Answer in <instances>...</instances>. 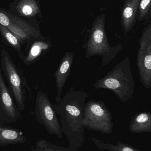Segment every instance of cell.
<instances>
[{"label": "cell", "instance_id": "obj_1", "mask_svg": "<svg viewBox=\"0 0 151 151\" xmlns=\"http://www.w3.org/2000/svg\"><path fill=\"white\" fill-rule=\"evenodd\" d=\"M88 97L86 91H71L59 101L52 104L57 115L59 116L63 134L66 137L71 149H78L84 142L83 109Z\"/></svg>", "mask_w": 151, "mask_h": 151}, {"label": "cell", "instance_id": "obj_2", "mask_svg": "<svg viewBox=\"0 0 151 151\" xmlns=\"http://www.w3.org/2000/svg\"><path fill=\"white\" fill-rule=\"evenodd\" d=\"M93 87L111 91L123 103L133 99L135 82L129 57L121 60L106 75L98 80Z\"/></svg>", "mask_w": 151, "mask_h": 151}, {"label": "cell", "instance_id": "obj_3", "mask_svg": "<svg viewBox=\"0 0 151 151\" xmlns=\"http://www.w3.org/2000/svg\"><path fill=\"white\" fill-rule=\"evenodd\" d=\"M105 14L103 13L97 17L92 23L88 40L83 45L86 50L85 57L89 58L95 56L102 57V66L107 65L111 62L123 45L121 44L111 46L109 42L105 29Z\"/></svg>", "mask_w": 151, "mask_h": 151}, {"label": "cell", "instance_id": "obj_4", "mask_svg": "<svg viewBox=\"0 0 151 151\" xmlns=\"http://www.w3.org/2000/svg\"><path fill=\"white\" fill-rule=\"evenodd\" d=\"M82 124L84 128L109 134L113 130L112 115L102 101L89 100L85 104Z\"/></svg>", "mask_w": 151, "mask_h": 151}, {"label": "cell", "instance_id": "obj_5", "mask_svg": "<svg viewBox=\"0 0 151 151\" xmlns=\"http://www.w3.org/2000/svg\"><path fill=\"white\" fill-rule=\"evenodd\" d=\"M35 113L38 121L42 124L50 134L63 138V132L57 115L47 94L41 91L37 92Z\"/></svg>", "mask_w": 151, "mask_h": 151}, {"label": "cell", "instance_id": "obj_6", "mask_svg": "<svg viewBox=\"0 0 151 151\" xmlns=\"http://www.w3.org/2000/svg\"><path fill=\"white\" fill-rule=\"evenodd\" d=\"M0 24L6 27L22 42L27 43L44 38L39 28L28 21L0 9Z\"/></svg>", "mask_w": 151, "mask_h": 151}, {"label": "cell", "instance_id": "obj_7", "mask_svg": "<svg viewBox=\"0 0 151 151\" xmlns=\"http://www.w3.org/2000/svg\"><path fill=\"white\" fill-rule=\"evenodd\" d=\"M1 70L10 88L19 110L25 108V91L23 88L22 78L14 64L9 52L3 50L1 55Z\"/></svg>", "mask_w": 151, "mask_h": 151}, {"label": "cell", "instance_id": "obj_8", "mask_svg": "<svg viewBox=\"0 0 151 151\" xmlns=\"http://www.w3.org/2000/svg\"><path fill=\"white\" fill-rule=\"evenodd\" d=\"M140 81L145 88H151V24L143 31L139 40L137 60Z\"/></svg>", "mask_w": 151, "mask_h": 151}, {"label": "cell", "instance_id": "obj_9", "mask_svg": "<svg viewBox=\"0 0 151 151\" xmlns=\"http://www.w3.org/2000/svg\"><path fill=\"white\" fill-rule=\"evenodd\" d=\"M0 118L7 122H15L20 114L4 81L0 69Z\"/></svg>", "mask_w": 151, "mask_h": 151}, {"label": "cell", "instance_id": "obj_10", "mask_svg": "<svg viewBox=\"0 0 151 151\" xmlns=\"http://www.w3.org/2000/svg\"><path fill=\"white\" fill-rule=\"evenodd\" d=\"M74 57V54L72 52L66 51L54 73L57 90V95L55 98L56 102H58L61 99V93L66 80L70 75L73 63Z\"/></svg>", "mask_w": 151, "mask_h": 151}, {"label": "cell", "instance_id": "obj_11", "mask_svg": "<svg viewBox=\"0 0 151 151\" xmlns=\"http://www.w3.org/2000/svg\"><path fill=\"white\" fill-rule=\"evenodd\" d=\"M10 9L11 14L22 19L33 18L41 14L39 0H15Z\"/></svg>", "mask_w": 151, "mask_h": 151}, {"label": "cell", "instance_id": "obj_12", "mask_svg": "<svg viewBox=\"0 0 151 151\" xmlns=\"http://www.w3.org/2000/svg\"><path fill=\"white\" fill-rule=\"evenodd\" d=\"M27 44L30 45V47L26 54L19 55L24 63L27 65L36 62L42 55L49 51L51 47L50 42L45 38L36 39Z\"/></svg>", "mask_w": 151, "mask_h": 151}, {"label": "cell", "instance_id": "obj_13", "mask_svg": "<svg viewBox=\"0 0 151 151\" xmlns=\"http://www.w3.org/2000/svg\"><path fill=\"white\" fill-rule=\"evenodd\" d=\"M140 0H125L122 6L121 25L126 33L133 30L137 20Z\"/></svg>", "mask_w": 151, "mask_h": 151}, {"label": "cell", "instance_id": "obj_14", "mask_svg": "<svg viewBox=\"0 0 151 151\" xmlns=\"http://www.w3.org/2000/svg\"><path fill=\"white\" fill-rule=\"evenodd\" d=\"M129 131L133 134L151 132V113L142 111L133 116L129 125Z\"/></svg>", "mask_w": 151, "mask_h": 151}, {"label": "cell", "instance_id": "obj_15", "mask_svg": "<svg viewBox=\"0 0 151 151\" xmlns=\"http://www.w3.org/2000/svg\"><path fill=\"white\" fill-rule=\"evenodd\" d=\"M27 139L22 132L0 124V146L25 144Z\"/></svg>", "mask_w": 151, "mask_h": 151}, {"label": "cell", "instance_id": "obj_16", "mask_svg": "<svg viewBox=\"0 0 151 151\" xmlns=\"http://www.w3.org/2000/svg\"><path fill=\"white\" fill-rule=\"evenodd\" d=\"M92 142L98 148L101 150L109 151H142L139 150L129 145L118 141L117 144H112L110 143H105L101 140L93 137H90Z\"/></svg>", "mask_w": 151, "mask_h": 151}, {"label": "cell", "instance_id": "obj_17", "mask_svg": "<svg viewBox=\"0 0 151 151\" xmlns=\"http://www.w3.org/2000/svg\"><path fill=\"white\" fill-rule=\"evenodd\" d=\"M0 33L7 43L14 50L22 53L23 42L6 27L0 24Z\"/></svg>", "mask_w": 151, "mask_h": 151}, {"label": "cell", "instance_id": "obj_18", "mask_svg": "<svg viewBox=\"0 0 151 151\" xmlns=\"http://www.w3.org/2000/svg\"><path fill=\"white\" fill-rule=\"evenodd\" d=\"M151 0H140L138 6L137 20L139 22L150 20Z\"/></svg>", "mask_w": 151, "mask_h": 151}, {"label": "cell", "instance_id": "obj_19", "mask_svg": "<svg viewBox=\"0 0 151 151\" xmlns=\"http://www.w3.org/2000/svg\"><path fill=\"white\" fill-rule=\"evenodd\" d=\"M48 145L51 147L55 151H77L75 149H71V148H65L60 146H57L55 145L51 144L48 142Z\"/></svg>", "mask_w": 151, "mask_h": 151}, {"label": "cell", "instance_id": "obj_20", "mask_svg": "<svg viewBox=\"0 0 151 151\" xmlns=\"http://www.w3.org/2000/svg\"><path fill=\"white\" fill-rule=\"evenodd\" d=\"M0 111H1V106H0Z\"/></svg>", "mask_w": 151, "mask_h": 151}, {"label": "cell", "instance_id": "obj_21", "mask_svg": "<svg viewBox=\"0 0 151 151\" xmlns=\"http://www.w3.org/2000/svg\"><path fill=\"white\" fill-rule=\"evenodd\" d=\"M51 1H54V0H51Z\"/></svg>", "mask_w": 151, "mask_h": 151}, {"label": "cell", "instance_id": "obj_22", "mask_svg": "<svg viewBox=\"0 0 151 151\" xmlns=\"http://www.w3.org/2000/svg\"><path fill=\"white\" fill-rule=\"evenodd\" d=\"M113 1H116V0H113Z\"/></svg>", "mask_w": 151, "mask_h": 151}]
</instances>
